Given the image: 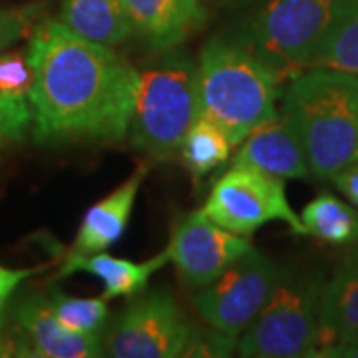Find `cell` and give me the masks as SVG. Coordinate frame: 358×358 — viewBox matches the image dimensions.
I'll return each instance as SVG.
<instances>
[{
  "label": "cell",
  "mask_w": 358,
  "mask_h": 358,
  "mask_svg": "<svg viewBox=\"0 0 358 358\" xmlns=\"http://www.w3.org/2000/svg\"><path fill=\"white\" fill-rule=\"evenodd\" d=\"M40 267L30 268H10L0 265V355H6V336H4V319H6V308L13 299V294L18 291V287L36 275Z\"/></svg>",
  "instance_id": "cell-25"
},
{
  "label": "cell",
  "mask_w": 358,
  "mask_h": 358,
  "mask_svg": "<svg viewBox=\"0 0 358 358\" xmlns=\"http://www.w3.org/2000/svg\"><path fill=\"white\" fill-rule=\"evenodd\" d=\"M235 164L253 166L281 179H307L310 176L301 136L285 110L245 138Z\"/></svg>",
  "instance_id": "cell-12"
},
{
  "label": "cell",
  "mask_w": 358,
  "mask_h": 358,
  "mask_svg": "<svg viewBox=\"0 0 358 358\" xmlns=\"http://www.w3.org/2000/svg\"><path fill=\"white\" fill-rule=\"evenodd\" d=\"M301 221L307 235L324 243L336 247L358 243V209L333 193L324 192L310 199L301 213Z\"/></svg>",
  "instance_id": "cell-18"
},
{
  "label": "cell",
  "mask_w": 358,
  "mask_h": 358,
  "mask_svg": "<svg viewBox=\"0 0 358 358\" xmlns=\"http://www.w3.org/2000/svg\"><path fill=\"white\" fill-rule=\"evenodd\" d=\"M331 181L336 185V189L348 199V203H352L358 209V159L343 167Z\"/></svg>",
  "instance_id": "cell-26"
},
{
  "label": "cell",
  "mask_w": 358,
  "mask_h": 358,
  "mask_svg": "<svg viewBox=\"0 0 358 358\" xmlns=\"http://www.w3.org/2000/svg\"><path fill=\"white\" fill-rule=\"evenodd\" d=\"M134 32L155 52L179 48L207 24L201 0H122Z\"/></svg>",
  "instance_id": "cell-13"
},
{
  "label": "cell",
  "mask_w": 358,
  "mask_h": 358,
  "mask_svg": "<svg viewBox=\"0 0 358 358\" xmlns=\"http://www.w3.org/2000/svg\"><path fill=\"white\" fill-rule=\"evenodd\" d=\"M32 88V68L26 52H0V96L28 100Z\"/></svg>",
  "instance_id": "cell-23"
},
{
  "label": "cell",
  "mask_w": 358,
  "mask_h": 358,
  "mask_svg": "<svg viewBox=\"0 0 358 358\" xmlns=\"http://www.w3.org/2000/svg\"><path fill=\"white\" fill-rule=\"evenodd\" d=\"M352 341H358V259H348L322 287L317 352Z\"/></svg>",
  "instance_id": "cell-16"
},
{
  "label": "cell",
  "mask_w": 358,
  "mask_h": 358,
  "mask_svg": "<svg viewBox=\"0 0 358 358\" xmlns=\"http://www.w3.org/2000/svg\"><path fill=\"white\" fill-rule=\"evenodd\" d=\"M28 103L38 143L124 140L136 103L138 70L112 48L42 18L28 36Z\"/></svg>",
  "instance_id": "cell-1"
},
{
  "label": "cell",
  "mask_w": 358,
  "mask_h": 358,
  "mask_svg": "<svg viewBox=\"0 0 358 358\" xmlns=\"http://www.w3.org/2000/svg\"><path fill=\"white\" fill-rule=\"evenodd\" d=\"M282 110L291 115L310 176L333 179L358 159V76L308 68L289 80Z\"/></svg>",
  "instance_id": "cell-2"
},
{
  "label": "cell",
  "mask_w": 358,
  "mask_h": 358,
  "mask_svg": "<svg viewBox=\"0 0 358 358\" xmlns=\"http://www.w3.org/2000/svg\"><path fill=\"white\" fill-rule=\"evenodd\" d=\"M199 110L225 131L231 145L277 114L281 80L253 52L225 36L205 42L197 64Z\"/></svg>",
  "instance_id": "cell-3"
},
{
  "label": "cell",
  "mask_w": 358,
  "mask_h": 358,
  "mask_svg": "<svg viewBox=\"0 0 358 358\" xmlns=\"http://www.w3.org/2000/svg\"><path fill=\"white\" fill-rule=\"evenodd\" d=\"M44 6L40 2L22 6H0V52L14 46L44 18Z\"/></svg>",
  "instance_id": "cell-22"
},
{
  "label": "cell",
  "mask_w": 358,
  "mask_h": 358,
  "mask_svg": "<svg viewBox=\"0 0 358 358\" xmlns=\"http://www.w3.org/2000/svg\"><path fill=\"white\" fill-rule=\"evenodd\" d=\"M231 141L225 131L217 128L211 120L199 115L183 136L179 145L183 166L189 169L193 178L199 179L225 166L231 157Z\"/></svg>",
  "instance_id": "cell-19"
},
{
  "label": "cell",
  "mask_w": 358,
  "mask_h": 358,
  "mask_svg": "<svg viewBox=\"0 0 358 358\" xmlns=\"http://www.w3.org/2000/svg\"><path fill=\"white\" fill-rule=\"evenodd\" d=\"M251 247L249 237L219 227L205 215L203 209L181 215L167 245L179 281L189 291H199L215 281Z\"/></svg>",
  "instance_id": "cell-10"
},
{
  "label": "cell",
  "mask_w": 358,
  "mask_h": 358,
  "mask_svg": "<svg viewBox=\"0 0 358 358\" xmlns=\"http://www.w3.org/2000/svg\"><path fill=\"white\" fill-rule=\"evenodd\" d=\"M313 68H329L358 76V0H352L338 20Z\"/></svg>",
  "instance_id": "cell-21"
},
{
  "label": "cell",
  "mask_w": 358,
  "mask_h": 358,
  "mask_svg": "<svg viewBox=\"0 0 358 358\" xmlns=\"http://www.w3.org/2000/svg\"><path fill=\"white\" fill-rule=\"evenodd\" d=\"M350 259H358V243H357V249L352 251V257H350Z\"/></svg>",
  "instance_id": "cell-29"
},
{
  "label": "cell",
  "mask_w": 358,
  "mask_h": 358,
  "mask_svg": "<svg viewBox=\"0 0 358 358\" xmlns=\"http://www.w3.org/2000/svg\"><path fill=\"white\" fill-rule=\"evenodd\" d=\"M148 171L150 167L145 164L136 167L134 173L124 183H120L110 195H106L98 203L90 207L82 217L76 241L70 249L72 253L90 255V253L108 251L112 245L124 237Z\"/></svg>",
  "instance_id": "cell-14"
},
{
  "label": "cell",
  "mask_w": 358,
  "mask_h": 358,
  "mask_svg": "<svg viewBox=\"0 0 358 358\" xmlns=\"http://www.w3.org/2000/svg\"><path fill=\"white\" fill-rule=\"evenodd\" d=\"M197 329L167 289H145L129 296L103 338V357H187Z\"/></svg>",
  "instance_id": "cell-7"
},
{
  "label": "cell",
  "mask_w": 358,
  "mask_h": 358,
  "mask_svg": "<svg viewBox=\"0 0 358 358\" xmlns=\"http://www.w3.org/2000/svg\"><path fill=\"white\" fill-rule=\"evenodd\" d=\"M48 307L64 327L84 334H102L108 324V301L103 296H72L52 287L46 294Z\"/></svg>",
  "instance_id": "cell-20"
},
{
  "label": "cell",
  "mask_w": 358,
  "mask_h": 358,
  "mask_svg": "<svg viewBox=\"0 0 358 358\" xmlns=\"http://www.w3.org/2000/svg\"><path fill=\"white\" fill-rule=\"evenodd\" d=\"M279 275L281 268L263 251L251 247L215 281L199 289L193 296V308L209 329L237 341L265 307Z\"/></svg>",
  "instance_id": "cell-9"
},
{
  "label": "cell",
  "mask_w": 358,
  "mask_h": 358,
  "mask_svg": "<svg viewBox=\"0 0 358 358\" xmlns=\"http://www.w3.org/2000/svg\"><path fill=\"white\" fill-rule=\"evenodd\" d=\"M213 4H217V6H227L231 2H237V0H211Z\"/></svg>",
  "instance_id": "cell-28"
},
{
  "label": "cell",
  "mask_w": 358,
  "mask_h": 358,
  "mask_svg": "<svg viewBox=\"0 0 358 358\" xmlns=\"http://www.w3.org/2000/svg\"><path fill=\"white\" fill-rule=\"evenodd\" d=\"M32 126V112L28 100H14L0 96V150L24 140Z\"/></svg>",
  "instance_id": "cell-24"
},
{
  "label": "cell",
  "mask_w": 358,
  "mask_h": 358,
  "mask_svg": "<svg viewBox=\"0 0 358 358\" xmlns=\"http://www.w3.org/2000/svg\"><path fill=\"white\" fill-rule=\"evenodd\" d=\"M171 261L169 249H164L148 261H129L108 255L106 251L80 255L66 251L60 277H70L76 273H86L103 282V299H120V296H134L148 289V282L162 267Z\"/></svg>",
  "instance_id": "cell-15"
},
{
  "label": "cell",
  "mask_w": 358,
  "mask_h": 358,
  "mask_svg": "<svg viewBox=\"0 0 358 358\" xmlns=\"http://www.w3.org/2000/svg\"><path fill=\"white\" fill-rule=\"evenodd\" d=\"M201 115L197 64L178 48L162 52L138 70L136 103L129 122L131 145L152 159H169Z\"/></svg>",
  "instance_id": "cell-5"
},
{
  "label": "cell",
  "mask_w": 358,
  "mask_h": 358,
  "mask_svg": "<svg viewBox=\"0 0 358 358\" xmlns=\"http://www.w3.org/2000/svg\"><path fill=\"white\" fill-rule=\"evenodd\" d=\"M352 0H261L229 36L253 52L281 82L315 66Z\"/></svg>",
  "instance_id": "cell-4"
},
{
  "label": "cell",
  "mask_w": 358,
  "mask_h": 358,
  "mask_svg": "<svg viewBox=\"0 0 358 358\" xmlns=\"http://www.w3.org/2000/svg\"><path fill=\"white\" fill-rule=\"evenodd\" d=\"M20 331L18 357L98 358L103 357L102 334L76 333L64 327L48 307L46 294L24 296L14 307Z\"/></svg>",
  "instance_id": "cell-11"
},
{
  "label": "cell",
  "mask_w": 358,
  "mask_h": 358,
  "mask_svg": "<svg viewBox=\"0 0 358 358\" xmlns=\"http://www.w3.org/2000/svg\"><path fill=\"white\" fill-rule=\"evenodd\" d=\"M203 213L219 227L243 237H251L273 221L287 223L294 235H307L287 199L285 179L245 164H233L215 181Z\"/></svg>",
  "instance_id": "cell-8"
},
{
  "label": "cell",
  "mask_w": 358,
  "mask_h": 358,
  "mask_svg": "<svg viewBox=\"0 0 358 358\" xmlns=\"http://www.w3.org/2000/svg\"><path fill=\"white\" fill-rule=\"evenodd\" d=\"M315 358H358V341L320 348Z\"/></svg>",
  "instance_id": "cell-27"
},
{
  "label": "cell",
  "mask_w": 358,
  "mask_h": 358,
  "mask_svg": "<svg viewBox=\"0 0 358 358\" xmlns=\"http://www.w3.org/2000/svg\"><path fill=\"white\" fill-rule=\"evenodd\" d=\"M60 22L78 36L108 48L120 46L134 34L122 0H62Z\"/></svg>",
  "instance_id": "cell-17"
},
{
  "label": "cell",
  "mask_w": 358,
  "mask_h": 358,
  "mask_svg": "<svg viewBox=\"0 0 358 358\" xmlns=\"http://www.w3.org/2000/svg\"><path fill=\"white\" fill-rule=\"evenodd\" d=\"M322 287L320 275L281 268L265 307L237 338V355L247 358H315L319 348Z\"/></svg>",
  "instance_id": "cell-6"
}]
</instances>
